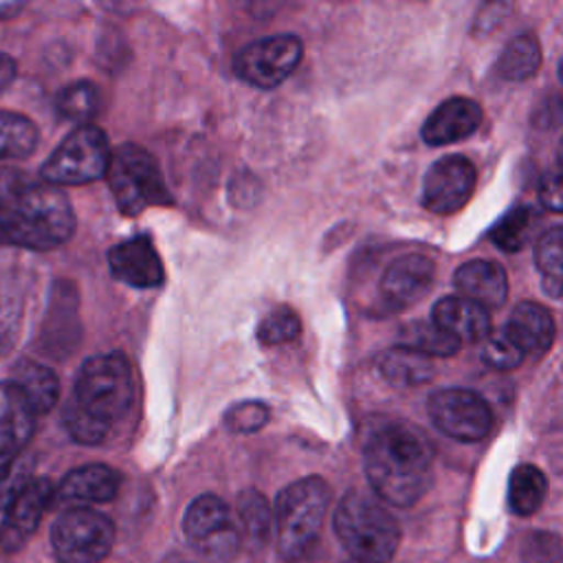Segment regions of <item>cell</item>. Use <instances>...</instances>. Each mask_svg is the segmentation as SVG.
<instances>
[{"label": "cell", "mask_w": 563, "mask_h": 563, "mask_svg": "<svg viewBox=\"0 0 563 563\" xmlns=\"http://www.w3.org/2000/svg\"><path fill=\"white\" fill-rule=\"evenodd\" d=\"M363 464L372 490L398 508L413 506L433 479L431 444L400 422H387L367 438Z\"/></svg>", "instance_id": "obj_1"}, {"label": "cell", "mask_w": 563, "mask_h": 563, "mask_svg": "<svg viewBox=\"0 0 563 563\" xmlns=\"http://www.w3.org/2000/svg\"><path fill=\"white\" fill-rule=\"evenodd\" d=\"M75 211L59 187L9 183L0 189V242L48 251L75 233Z\"/></svg>", "instance_id": "obj_2"}, {"label": "cell", "mask_w": 563, "mask_h": 563, "mask_svg": "<svg viewBox=\"0 0 563 563\" xmlns=\"http://www.w3.org/2000/svg\"><path fill=\"white\" fill-rule=\"evenodd\" d=\"M334 532L354 563H389L400 543L396 517L378 499L358 490L339 501Z\"/></svg>", "instance_id": "obj_3"}, {"label": "cell", "mask_w": 563, "mask_h": 563, "mask_svg": "<svg viewBox=\"0 0 563 563\" xmlns=\"http://www.w3.org/2000/svg\"><path fill=\"white\" fill-rule=\"evenodd\" d=\"M330 501V484L319 475L301 477L279 490L273 521L277 530V554L284 561L292 563L308 554L319 539Z\"/></svg>", "instance_id": "obj_4"}, {"label": "cell", "mask_w": 563, "mask_h": 563, "mask_svg": "<svg viewBox=\"0 0 563 563\" xmlns=\"http://www.w3.org/2000/svg\"><path fill=\"white\" fill-rule=\"evenodd\" d=\"M132 396V369L119 352L90 356L77 372L73 400L108 424L130 409Z\"/></svg>", "instance_id": "obj_5"}, {"label": "cell", "mask_w": 563, "mask_h": 563, "mask_svg": "<svg viewBox=\"0 0 563 563\" xmlns=\"http://www.w3.org/2000/svg\"><path fill=\"white\" fill-rule=\"evenodd\" d=\"M106 178L117 207L125 216H139L147 207L172 202L154 156L141 145L123 143L112 150Z\"/></svg>", "instance_id": "obj_6"}, {"label": "cell", "mask_w": 563, "mask_h": 563, "mask_svg": "<svg viewBox=\"0 0 563 563\" xmlns=\"http://www.w3.org/2000/svg\"><path fill=\"white\" fill-rule=\"evenodd\" d=\"M110 154L112 150L103 130L92 123L77 125L44 161L40 176L53 187L86 185L106 176Z\"/></svg>", "instance_id": "obj_7"}, {"label": "cell", "mask_w": 563, "mask_h": 563, "mask_svg": "<svg viewBox=\"0 0 563 563\" xmlns=\"http://www.w3.org/2000/svg\"><path fill=\"white\" fill-rule=\"evenodd\" d=\"M51 543L59 563H99L114 543V523L99 510L75 506L55 519Z\"/></svg>", "instance_id": "obj_8"}, {"label": "cell", "mask_w": 563, "mask_h": 563, "mask_svg": "<svg viewBox=\"0 0 563 563\" xmlns=\"http://www.w3.org/2000/svg\"><path fill=\"white\" fill-rule=\"evenodd\" d=\"M183 530L189 545L205 559L227 563L240 550V534L229 517V508L211 493L200 495L189 504Z\"/></svg>", "instance_id": "obj_9"}, {"label": "cell", "mask_w": 563, "mask_h": 563, "mask_svg": "<svg viewBox=\"0 0 563 563\" xmlns=\"http://www.w3.org/2000/svg\"><path fill=\"white\" fill-rule=\"evenodd\" d=\"M301 55L303 44L295 33H277L240 48L233 59V70L251 86L275 88L288 79L301 62Z\"/></svg>", "instance_id": "obj_10"}, {"label": "cell", "mask_w": 563, "mask_h": 563, "mask_svg": "<svg viewBox=\"0 0 563 563\" xmlns=\"http://www.w3.org/2000/svg\"><path fill=\"white\" fill-rule=\"evenodd\" d=\"M427 409L435 429L460 442H477L486 438L493 427L488 402L471 389H440L431 394Z\"/></svg>", "instance_id": "obj_11"}, {"label": "cell", "mask_w": 563, "mask_h": 563, "mask_svg": "<svg viewBox=\"0 0 563 563\" xmlns=\"http://www.w3.org/2000/svg\"><path fill=\"white\" fill-rule=\"evenodd\" d=\"M475 189V165L460 154L435 161L422 180V205L431 213H453L462 209Z\"/></svg>", "instance_id": "obj_12"}, {"label": "cell", "mask_w": 563, "mask_h": 563, "mask_svg": "<svg viewBox=\"0 0 563 563\" xmlns=\"http://www.w3.org/2000/svg\"><path fill=\"white\" fill-rule=\"evenodd\" d=\"M55 490L51 479L31 477L2 508L4 521L0 530V541L7 550H18L37 528L48 501Z\"/></svg>", "instance_id": "obj_13"}, {"label": "cell", "mask_w": 563, "mask_h": 563, "mask_svg": "<svg viewBox=\"0 0 563 563\" xmlns=\"http://www.w3.org/2000/svg\"><path fill=\"white\" fill-rule=\"evenodd\" d=\"M112 275L134 288H154L165 279L161 257L147 235H134L108 251Z\"/></svg>", "instance_id": "obj_14"}, {"label": "cell", "mask_w": 563, "mask_h": 563, "mask_svg": "<svg viewBox=\"0 0 563 563\" xmlns=\"http://www.w3.org/2000/svg\"><path fill=\"white\" fill-rule=\"evenodd\" d=\"M433 262L427 255L409 253L394 260L380 279V295L394 310L416 303L433 284Z\"/></svg>", "instance_id": "obj_15"}, {"label": "cell", "mask_w": 563, "mask_h": 563, "mask_svg": "<svg viewBox=\"0 0 563 563\" xmlns=\"http://www.w3.org/2000/svg\"><path fill=\"white\" fill-rule=\"evenodd\" d=\"M35 411L24 394L11 383H0V464L7 466L29 444L35 431Z\"/></svg>", "instance_id": "obj_16"}, {"label": "cell", "mask_w": 563, "mask_h": 563, "mask_svg": "<svg viewBox=\"0 0 563 563\" xmlns=\"http://www.w3.org/2000/svg\"><path fill=\"white\" fill-rule=\"evenodd\" d=\"M482 123V106L468 97L442 101L424 121L420 136L427 145H449L471 136Z\"/></svg>", "instance_id": "obj_17"}, {"label": "cell", "mask_w": 563, "mask_h": 563, "mask_svg": "<svg viewBox=\"0 0 563 563\" xmlns=\"http://www.w3.org/2000/svg\"><path fill=\"white\" fill-rule=\"evenodd\" d=\"M453 286L460 297L482 306L484 310L501 308L508 299V277L501 264L490 260L464 262L453 273Z\"/></svg>", "instance_id": "obj_18"}, {"label": "cell", "mask_w": 563, "mask_h": 563, "mask_svg": "<svg viewBox=\"0 0 563 563\" xmlns=\"http://www.w3.org/2000/svg\"><path fill=\"white\" fill-rule=\"evenodd\" d=\"M431 323L457 339L460 343L482 341L490 334V317L482 306L460 297H442L431 310Z\"/></svg>", "instance_id": "obj_19"}, {"label": "cell", "mask_w": 563, "mask_h": 563, "mask_svg": "<svg viewBox=\"0 0 563 563\" xmlns=\"http://www.w3.org/2000/svg\"><path fill=\"white\" fill-rule=\"evenodd\" d=\"M121 486V475L108 464H86L64 475L57 486V497L73 504H103L114 499Z\"/></svg>", "instance_id": "obj_20"}, {"label": "cell", "mask_w": 563, "mask_h": 563, "mask_svg": "<svg viewBox=\"0 0 563 563\" xmlns=\"http://www.w3.org/2000/svg\"><path fill=\"white\" fill-rule=\"evenodd\" d=\"M504 332L521 347V352H548L554 341V319L548 308L534 301H521L515 306Z\"/></svg>", "instance_id": "obj_21"}, {"label": "cell", "mask_w": 563, "mask_h": 563, "mask_svg": "<svg viewBox=\"0 0 563 563\" xmlns=\"http://www.w3.org/2000/svg\"><path fill=\"white\" fill-rule=\"evenodd\" d=\"M11 383L24 394L35 413H46L57 405L59 380L53 369L33 358H20L13 365Z\"/></svg>", "instance_id": "obj_22"}, {"label": "cell", "mask_w": 563, "mask_h": 563, "mask_svg": "<svg viewBox=\"0 0 563 563\" xmlns=\"http://www.w3.org/2000/svg\"><path fill=\"white\" fill-rule=\"evenodd\" d=\"M378 367H380L383 378L396 387H416V385L431 380V376H433L431 358L411 347H405V345H396V347L387 350L380 356Z\"/></svg>", "instance_id": "obj_23"}, {"label": "cell", "mask_w": 563, "mask_h": 563, "mask_svg": "<svg viewBox=\"0 0 563 563\" xmlns=\"http://www.w3.org/2000/svg\"><path fill=\"white\" fill-rule=\"evenodd\" d=\"M548 493V479L534 464H519L508 479V508L517 517L534 515Z\"/></svg>", "instance_id": "obj_24"}, {"label": "cell", "mask_w": 563, "mask_h": 563, "mask_svg": "<svg viewBox=\"0 0 563 563\" xmlns=\"http://www.w3.org/2000/svg\"><path fill=\"white\" fill-rule=\"evenodd\" d=\"M541 64V46L532 33H519L512 37L499 59H497V75L506 81H526L530 79Z\"/></svg>", "instance_id": "obj_25"}, {"label": "cell", "mask_w": 563, "mask_h": 563, "mask_svg": "<svg viewBox=\"0 0 563 563\" xmlns=\"http://www.w3.org/2000/svg\"><path fill=\"white\" fill-rule=\"evenodd\" d=\"M35 123L18 112L0 110V161L26 158L37 147Z\"/></svg>", "instance_id": "obj_26"}, {"label": "cell", "mask_w": 563, "mask_h": 563, "mask_svg": "<svg viewBox=\"0 0 563 563\" xmlns=\"http://www.w3.org/2000/svg\"><path fill=\"white\" fill-rule=\"evenodd\" d=\"M238 517L242 523V530L246 534V539L251 541V545L260 548L268 541L271 537V528H273V510L268 506V499L255 490V488H246L238 495Z\"/></svg>", "instance_id": "obj_27"}, {"label": "cell", "mask_w": 563, "mask_h": 563, "mask_svg": "<svg viewBox=\"0 0 563 563\" xmlns=\"http://www.w3.org/2000/svg\"><path fill=\"white\" fill-rule=\"evenodd\" d=\"M561 251H563V229L556 224V227H550L537 240V246H534V262L543 275V290L552 299L561 297V264H563Z\"/></svg>", "instance_id": "obj_28"}, {"label": "cell", "mask_w": 563, "mask_h": 563, "mask_svg": "<svg viewBox=\"0 0 563 563\" xmlns=\"http://www.w3.org/2000/svg\"><path fill=\"white\" fill-rule=\"evenodd\" d=\"M99 103H101L99 88L88 79L73 81L64 86L57 95L59 114L79 125H86L99 112Z\"/></svg>", "instance_id": "obj_29"}, {"label": "cell", "mask_w": 563, "mask_h": 563, "mask_svg": "<svg viewBox=\"0 0 563 563\" xmlns=\"http://www.w3.org/2000/svg\"><path fill=\"white\" fill-rule=\"evenodd\" d=\"M424 356H451L460 350V341L440 330L435 323L413 321L400 330V343Z\"/></svg>", "instance_id": "obj_30"}, {"label": "cell", "mask_w": 563, "mask_h": 563, "mask_svg": "<svg viewBox=\"0 0 563 563\" xmlns=\"http://www.w3.org/2000/svg\"><path fill=\"white\" fill-rule=\"evenodd\" d=\"M62 422L68 435L79 444H99L110 431L108 422L81 409L73 398L62 409Z\"/></svg>", "instance_id": "obj_31"}, {"label": "cell", "mask_w": 563, "mask_h": 563, "mask_svg": "<svg viewBox=\"0 0 563 563\" xmlns=\"http://www.w3.org/2000/svg\"><path fill=\"white\" fill-rule=\"evenodd\" d=\"M532 227V211L530 207H515L508 211L493 229H490V240L501 249V251H519Z\"/></svg>", "instance_id": "obj_32"}, {"label": "cell", "mask_w": 563, "mask_h": 563, "mask_svg": "<svg viewBox=\"0 0 563 563\" xmlns=\"http://www.w3.org/2000/svg\"><path fill=\"white\" fill-rule=\"evenodd\" d=\"M301 330L297 312L288 306H277L257 325V339L264 345H282L292 341Z\"/></svg>", "instance_id": "obj_33"}, {"label": "cell", "mask_w": 563, "mask_h": 563, "mask_svg": "<svg viewBox=\"0 0 563 563\" xmlns=\"http://www.w3.org/2000/svg\"><path fill=\"white\" fill-rule=\"evenodd\" d=\"M521 347L501 330L497 334H488L482 347V361L493 369H515L523 361Z\"/></svg>", "instance_id": "obj_34"}, {"label": "cell", "mask_w": 563, "mask_h": 563, "mask_svg": "<svg viewBox=\"0 0 563 563\" xmlns=\"http://www.w3.org/2000/svg\"><path fill=\"white\" fill-rule=\"evenodd\" d=\"M271 418L268 405L260 402V400H244L233 405L227 413H224V424L235 431V433H253L257 429H262Z\"/></svg>", "instance_id": "obj_35"}, {"label": "cell", "mask_w": 563, "mask_h": 563, "mask_svg": "<svg viewBox=\"0 0 563 563\" xmlns=\"http://www.w3.org/2000/svg\"><path fill=\"white\" fill-rule=\"evenodd\" d=\"M521 554H523V563H561L559 539L554 534L534 532L526 537Z\"/></svg>", "instance_id": "obj_36"}, {"label": "cell", "mask_w": 563, "mask_h": 563, "mask_svg": "<svg viewBox=\"0 0 563 563\" xmlns=\"http://www.w3.org/2000/svg\"><path fill=\"white\" fill-rule=\"evenodd\" d=\"M539 198L545 205V209L559 213L561 211V176L559 172L545 174L539 185Z\"/></svg>", "instance_id": "obj_37"}, {"label": "cell", "mask_w": 563, "mask_h": 563, "mask_svg": "<svg viewBox=\"0 0 563 563\" xmlns=\"http://www.w3.org/2000/svg\"><path fill=\"white\" fill-rule=\"evenodd\" d=\"M13 77H15V62L9 55L0 53V92L13 81Z\"/></svg>", "instance_id": "obj_38"}]
</instances>
